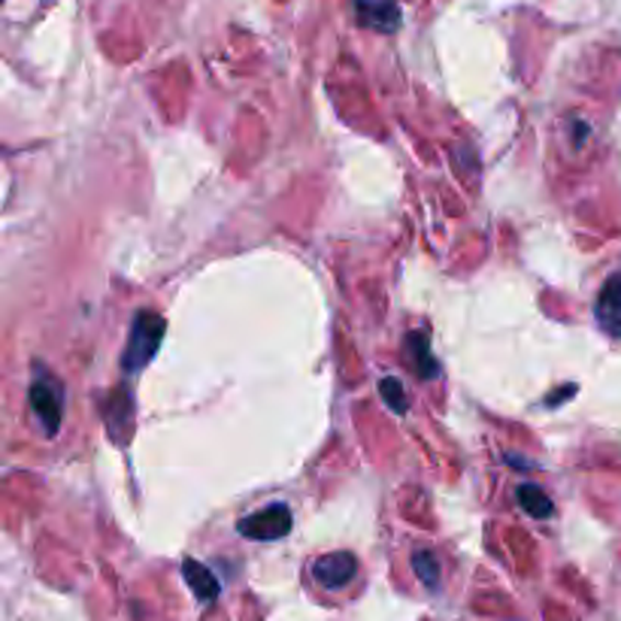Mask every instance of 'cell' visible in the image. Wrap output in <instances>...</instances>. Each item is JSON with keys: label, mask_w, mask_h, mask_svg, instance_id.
Here are the masks:
<instances>
[{"label": "cell", "mask_w": 621, "mask_h": 621, "mask_svg": "<svg viewBox=\"0 0 621 621\" xmlns=\"http://www.w3.org/2000/svg\"><path fill=\"white\" fill-rule=\"evenodd\" d=\"M358 22L361 25L392 34L400 27V7L394 0H358Z\"/></svg>", "instance_id": "8992f818"}, {"label": "cell", "mask_w": 621, "mask_h": 621, "mask_svg": "<svg viewBox=\"0 0 621 621\" xmlns=\"http://www.w3.org/2000/svg\"><path fill=\"white\" fill-rule=\"evenodd\" d=\"M182 573H185V583L191 585V591H194L197 600H203V603L216 600L218 591H222V585H218V579L213 573L203 567L201 561H185V564H182Z\"/></svg>", "instance_id": "52a82bcc"}, {"label": "cell", "mask_w": 621, "mask_h": 621, "mask_svg": "<svg viewBox=\"0 0 621 621\" xmlns=\"http://www.w3.org/2000/svg\"><path fill=\"white\" fill-rule=\"evenodd\" d=\"M355 573L358 561L352 552H330V555H321V558L313 561V579L321 588H328V591L346 588L355 579Z\"/></svg>", "instance_id": "277c9868"}, {"label": "cell", "mask_w": 621, "mask_h": 621, "mask_svg": "<svg viewBox=\"0 0 621 621\" xmlns=\"http://www.w3.org/2000/svg\"><path fill=\"white\" fill-rule=\"evenodd\" d=\"M380 394H382V400L392 406L394 413H404L406 394H404V388H400V382L392 380V376H388V380H382L380 382Z\"/></svg>", "instance_id": "8fae6325"}, {"label": "cell", "mask_w": 621, "mask_h": 621, "mask_svg": "<svg viewBox=\"0 0 621 621\" xmlns=\"http://www.w3.org/2000/svg\"><path fill=\"white\" fill-rule=\"evenodd\" d=\"M597 325L607 330L609 337H619L621 340V273L609 276L607 285L600 289L595 304Z\"/></svg>", "instance_id": "5b68a950"}, {"label": "cell", "mask_w": 621, "mask_h": 621, "mask_svg": "<svg viewBox=\"0 0 621 621\" xmlns=\"http://www.w3.org/2000/svg\"><path fill=\"white\" fill-rule=\"evenodd\" d=\"M165 318L155 316L149 309H143L140 316L134 318V328H131L125 352H122V370L127 376H137L153 361L155 352L161 349V340H165Z\"/></svg>", "instance_id": "6da1fadb"}, {"label": "cell", "mask_w": 621, "mask_h": 621, "mask_svg": "<svg viewBox=\"0 0 621 621\" xmlns=\"http://www.w3.org/2000/svg\"><path fill=\"white\" fill-rule=\"evenodd\" d=\"M519 504L528 516H533V519H549V516L555 512L552 500H549V495H545L540 485H521Z\"/></svg>", "instance_id": "9c48e42d"}, {"label": "cell", "mask_w": 621, "mask_h": 621, "mask_svg": "<svg viewBox=\"0 0 621 621\" xmlns=\"http://www.w3.org/2000/svg\"><path fill=\"white\" fill-rule=\"evenodd\" d=\"M409 349L416 352V358H409V368L419 373V380H431V376L440 373V368H437V361H433L431 355V342H428V337L413 334V337H409Z\"/></svg>", "instance_id": "ba28073f"}, {"label": "cell", "mask_w": 621, "mask_h": 621, "mask_svg": "<svg viewBox=\"0 0 621 621\" xmlns=\"http://www.w3.org/2000/svg\"><path fill=\"white\" fill-rule=\"evenodd\" d=\"M31 406H34V416L39 419L43 425V431L55 433L61 428V406H64V388L61 382L55 380V376H37V380L31 382Z\"/></svg>", "instance_id": "3957f363"}, {"label": "cell", "mask_w": 621, "mask_h": 621, "mask_svg": "<svg viewBox=\"0 0 621 621\" xmlns=\"http://www.w3.org/2000/svg\"><path fill=\"white\" fill-rule=\"evenodd\" d=\"M294 516L292 509L285 504H270L267 509H258L252 516H246L237 524V531L249 540H258V543H273V540H282L285 533L292 531Z\"/></svg>", "instance_id": "7a4b0ae2"}, {"label": "cell", "mask_w": 621, "mask_h": 621, "mask_svg": "<svg viewBox=\"0 0 621 621\" xmlns=\"http://www.w3.org/2000/svg\"><path fill=\"white\" fill-rule=\"evenodd\" d=\"M413 571L419 573V579L428 585V588H437V585H440V564H437L431 552H416V555H413Z\"/></svg>", "instance_id": "30bf717a"}]
</instances>
